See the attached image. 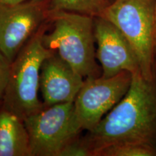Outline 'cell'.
<instances>
[{
    "instance_id": "obj_13",
    "label": "cell",
    "mask_w": 156,
    "mask_h": 156,
    "mask_svg": "<svg viewBox=\"0 0 156 156\" xmlns=\"http://www.w3.org/2000/svg\"><path fill=\"white\" fill-rule=\"evenodd\" d=\"M80 136V135H79ZM76 136L60 151L58 156H93V153L85 136Z\"/></svg>"
},
{
    "instance_id": "obj_1",
    "label": "cell",
    "mask_w": 156,
    "mask_h": 156,
    "mask_svg": "<svg viewBox=\"0 0 156 156\" xmlns=\"http://www.w3.org/2000/svg\"><path fill=\"white\" fill-rule=\"evenodd\" d=\"M93 156L103 148L123 144L156 146V76L132 74L123 98L85 136Z\"/></svg>"
},
{
    "instance_id": "obj_9",
    "label": "cell",
    "mask_w": 156,
    "mask_h": 156,
    "mask_svg": "<svg viewBox=\"0 0 156 156\" xmlns=\"http://www.w3.org/2000/svg\"><path fill=\"white\" fill-rule=\"evenodd\" d=\"M84 81L80 74L53 51L41 68L40 90L44 106L74 102Z\"/></svg>"
},
{
    "instance_id": "obj_15",
    "label": "cell",
    "mask_w": 156,
    "mask_h": 156,
    "mask_svg": "<svg viewBox=\"0 0 156 156\" xmlns=\"http://www.w3.org/2000/svg\"><path fill=\"white\" fill-rule=\"evenodd\" d=\"M25 1H27V0H0V4H4V5H15V4L23 2Z\"/></svg>"
},
{
    "instance_id": "obj_12",
    "label": "cell",
    "mask_w": 156,
    "mask_h": 156,
    "mask_svg": "<svg viewBox=\"0 0 156 156\" xmlns=\"http://www.w3.org/2000/svg\"><path fill=\"white\" fill-rule=\"evenodd\" d=\"M156 146L145 144H123L101 150L95 156H155Z\"/></svg>"
},
{
    "instance_id": "obj_4",
    "label": "cell",
    "mask_w": 156,
    "mask_h": 156,
    "mask_svg": "<svg viewBox=\"0 0 156 156\" xmlns=\"http://www.w3.org/2000/svg\"><path fill=\"white\" fill-rule=\"evenodd\" d=\"M156 0H114L101 17L119 29L133 48L142 75L147 80L156 76Z\"/></svg>"
},
{
    "instance_id": "obj_16",
    "label": "cell",
    "mask_w": 156,
    "mask_h": 156,
    "mask_svg": "<svg viewBox=\"0 0 156 156\" xmlns=\"http://www.w3.org/2000/svg\"><path fill=\"white\" fill-rule=\"evenodd\" d=\"M155 36H156V6H155Z\"/></svg>"
},
{
    "instance_id": "obj_14",
    "label": "cell",
    "mask_w": 156,
    "mask_h": 156,
    "mask_svg": "<svg viewBox=\"0 0 156 156\" xmlns=\"http://www.w3.org/2000/svg\"><path fill=\"white\" fill-rule=\"evenodd\" d=\"M11 62L0 51V103H2L9 80Z\"/></svg>"
},
{
    "instance_id": "obj_7",
    "label": "cell",
    "mask_w": 156,
    "mask_h": 156,
    "mask_svg": "<svg viewBox=\"0 0 156 156\" xmlns=\"http://www.w3.org/2000/svg\"><path fill=\"white\" fill-rule=\"evenodd\" d=\"M50 11L48 0L0 4V51L11 63L46 22Z\"/></svg>"
},
{
    "instance_id": "obj_10",
    "label": "cell",
    "mask_w": 156,
    "mask_h": 156,
    "mask_svg": "<svg viewBox=\"0 0 156 156\" xmlns=\"http://www.w3.org/2000/svg\"><path fill=\"white\" fill-rule=\"evenodd\" d=\"M0 156H31L30 137L24 121L0 109Z\"/></svg>"
},
{
    "instance_id": "obj_3",
    "label": "cell",
    "mask_w": 156,
    "mask_h": 156,
    "mask_svg": "<svg viewBox=\"0 0 156 156\" xmlns=\"http://www.w3.org/2000/svg\"><path fill=\"white\" fill-rule=\"evenodd\" d=\"M52 52L44 46L40 28L11 63L2 108L22 119L45 108L38 98L41 68Z\"/></svg>"
},
{
    "instance_id": "obj_17",
    "label": "cell",
    "mask_w": 156,
    "mask_h": 156,
    "mask_svg": "<svg viewBox=\"0 0 156 156\" xmlns=\"http://www.w3.org/2000/svg\"><path fill=\"white\" fill-rule=\"evenodd\" d=\"M155 67H156V49H155ZM156 70V69H155Z\"/></svg>"
},
{
    "instance_id": "obj_5",
    "label": "cell",
    "mask_w": 156,
    "mask_h": 156,
    "mask_svg": "<svg viewBox=\"0 0 156 156\" xmlns=\"http://www.w3.org/2000/svg\"><path fill=\"white\" fill-rule=\"evenodd\" d=\"M23 121L30 137L31 156H58L82 131L74 102L45 107Z\"/></svg>"
},
{
    "instance_id": "obj_2",
    "label": "cell",
    "mask_w": 156,
    "mask_h": 156,
    "mask_svg": "<svg viewBox=\"0 0 156 156\" xmlns=\"http://www.w3.org/2000/svg\"><path fill=\"white\" fill-rule=\"evenodd\" d=\"M49 33L42 30V41L86 79L100 77L96 62L93 17L66 11L51 10Z\"/></svg>"
},
{
    "instance_id": "obj_6",
    "label": "cell",
    "mask_w": 156,
    "mask_h": 156,
    "mask_svg": "<svg viewBox=\"0 0 156 156\" xmlns=\"http://www.w3.org/2000/svg\"><path fill=\"white\" fill-rule=\"evenodd\" d=\"M132 80L130 72L111 77H88L74 101L75 113L82 130H92L127 93Z\"/></svg>"
},
{
    "instance_id": "obj_11",
    "label": "cell",
    "mask_w": 156,
    "mask_h": 156,
    "mask_svg": "<svg viewBox=\"0 0 156 156\" xmlns=\"http://www.w3.org/2000/svg\"><path fill=\"white\" fill-rule=\"evenodd\" d=\"M51 10L66 11L91 17L101 16L114 0H48Z\"/></svg>"
},
{
    "instance_id": "obj_8",
    "label": "cell",
    "mask_w": 156,
    "mask_h": 156,
    "mask_svg": "<svg viewBox=\"0 0 156 156\" xmlns=\"http://www.w3.org/2000/svg\"><path fill=\"white\" fill-rule=\"evenodd\" d=\"M97 44L96 58L103 77H111L123 71L140 72L137 58L129 42L116 25L101 16L93 17Z\"/></svg>"
}]
</instances>
